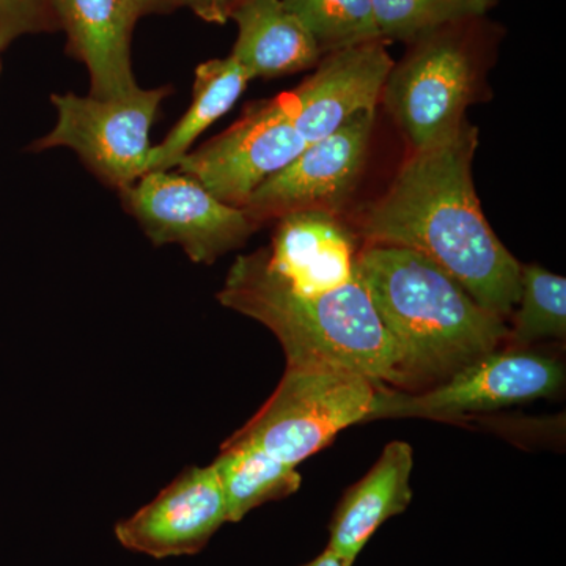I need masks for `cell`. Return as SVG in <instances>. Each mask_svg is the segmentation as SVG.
Returning a JSON list of instances; mask_svg holds the SVG:
<instances>
[{"label": "cell", "instance_id": "23", "mask_svg": "<svg viewBox=\"0 0 566 566\" xmlns=\"http://www.w3.org/2000/svg\"><path fill=\"white\" fill-rule=\"evenodd\" d=\"M181 6L191 9L200 20L211 22V24H226L230 20V0H175Z\"/></svg>", "mask_w": 566, "mask_h": 566}, {"label": "cell", "instance_id": "19", "mask_svg": "<svg viewBox=\"0 0 566 566\" xmlns=\"http://www.w3.org/2000/svg\"><path fill=\"white\" fill-rule=\"evenodd\" d=\"M520 308L513 312L510 340L523 348L542 338L566 335V279L538 264H521Z\"/></svg>", "mask_w": 566, "mask_h": 566}, {"label": "cell", "instance_id": "17", "mask_svg": "<svg viewBox=\"0 0 566 566\" xmlns=\"http://www.w3.org/2000/svg\"><path fill=\"white\" fill-rule=\"evenodd\" d=\"M249 81H252L251 74L232 55L200 63L193 80L191 106L161 144L151 147L148 172L174 170L182 156L191 151L200 134L232 109L248 88Z\"/></svg>", "mask_w": 566, "mask_h": 566}, {"label": "cell", "instance_id": "3", "mask_svg": "<svg viewBox=\"0 0 566 566\" xmlns=\"http://www.w3.org/2000/svg\"><path fill=\"white\" fill-rule=\"evenodd\" d=\"M218 301L264 324L289 365H329L381 387H401L392 338L357 275L340 289L304 294L275 273L260 249L238 256Z\"/></svg>", "mask_w": 566, "mask_h": 566}, {"label": "cell", "instance_id": "13", "mask_svg": "<svg viewBox=\"0 0 566 566\" xmlns=\"http://www.w3.org/2000/svg\"><path fill=\"white\" fill-rule=\"evenodd\" d=\"M73 57L84 63L96 98H115L137 85L132 40L140 14L134 0H54Z\"/></svg>", "mask_w": 566, "mask_h": 566}, {"label": "cell", "instance_id": "10", "mask_svg": "<svg viewBox=\"0 0 566 566\" xmlns=\"http://www.w3.org/2000/svg\"><path fill=\"white\" fill-rule=\"evenodd\" d=\"M375 125V111L363 112L337 132L308 144L252 193L243 208L263 226L292 212L319 210L337 214L363 174Z\"/></svg>", "mask_w": 566, "mask_h": 566}, {"label": "cell", "instance_id": "14", "mask_svg": "<svg viewBox=\"0 0 566 566\" xmlns=\"http://www.w3.org/2000/svg\"><path fill=\"white\" fill-rule=\"evenodd\" d=\"M277 221L268 263L294 290L326 293L356 279V238L337 214L307 210Z\"/></svg>", "mask_w": 566, "mask_h": 566}, {"label": "cell", "instance_id": "1", "mask_svg": "<svg viewBox=\"0 0 566 566\" xmlns=\"http://www.w3.org/2000/svg\"><path fill=\"white\" fill-rule=\"evenodd\" d=\"M476 145L479 129L464 120L416 150L357 226L368 244L409 249L438 264L476 304L505 319L520 297L521 263L480 207L472 180Z\"/></svg>", "mask_w": 566, "mask_h": 566}, {"label": "cell", "instance_id": "22", "mask_svg": "<svg viewBox=\"0 0 566 566\" xmlns=\"http://www.w3.org/2000/svg\"><path fill=\"white\" fill-rule=\"evenodd\" d=\"M59 28L54 0H0V52L21 36Z\"/></svg>", "mask_w": 566, "mask_h": 566}, {"label": "cell", "instance_id": "21", "mask_svg": "<svg viewBox=\"0 0 566 566\" xmlns=\"http://www.w3.org/2000/svg\"><path fill=\"white\" fill-rule=\"evenodd\" d=\"M314 36L323 55L381 40L371 0H282Z\"/></svg>", "mask_w": 566, "mask_h": 566}, {"label": "cell", "instance_id": "18", "mask_svg": "<svg viewBox=\"0 0 566 566\" xmlns=\"http://www.w3.org/2000/svg\"><path fill=\"white\" fill-rule=\"evenodd\" d=\"M212 465L221 480L229 523H238L266 502L289 497L301 486L296 468L237 433L223 442Z\"/></svg>", "mask_w": 566, "mask_h": 566}, {"label": "cell", "instance_id": "20", "mask_svg": "<svg viewBox=\"0 0 566 566\" xmlns=\"http://www.w3.org/2000/svg\"><path fill=\"white\" fill-rule=\"evenodd\" d=\"M385 41H415L458 22L480 20L495 0H371Z\"/></svg>", "mask_w": 566, "mask_h": 566}, {"label": "cell", "instance_id": "8", "mask_svg": "<svg viewBox=\"0 0 566 566\" xmlns=\"http://www.w3.org/2000/svg\"><path fill=\"white\" fill-rule=\"evenodd\" d=\"M120 196L153 244L180 245L193 263H214L260 229L243 208L221 202L178 170H151Z\"/></svg>", "mask_w": 566, "mask_h": 566}, {"label": "cell", "instance_id": "25", "mask_svg": "<svg viewBox=\"0 0 566 566\" xmlns=\"http://www.w3.org/2000/svg\"><path fill=\"white\" fill-rule=\"evenodd\" d=\"M303 566H349L345 560H342L334 551H331L329 547L323 551L318 557H315L314 560L308 562Z\"/></svg>", "mask_w": 566, "mask_h": 566}, {"label": "cell", "instance_id": "11", "mask_svg": "<svg viewBox=\"0 0 566 566\" xmlns=\"http://www.w3.org/2000/svg\"><path fill=\"white\" fill-rule=\"evenodd\" d=\"M386 44L375 40L331 52L300 87L281 95L307 145L337 132L356 115L376 109L395 65Z\"/></svg>", "mask_w": 566, "mask_h": 566}, {"label": "cell", "instance_id": "7", "mask_svg": "<svg viewBox=\"0 0 566 566\" xmlns=\"http://www.w3.org/2000/svg\"><path fill=\"white\" fill-rule=\"evenodd\" d=\"M564 365L553 357L523 349L488 353L422 394L387 387L376 394L370 419L422 417L452 419L469 412L494 411L506 406L551 397L564 387Z\"/></svg>", "mask_w": 566, "mask_h": 566}, {"label": "cell", "instance_id": "12", "mask_svg": "<svg viewBox=\"0 0 566 566\" xmlns=\"http://www.w3.org/2000/svg\"><path fill=\"white\" fill-rule=\"evenodd\" d=\"M229 523L214 465L189 468L150 504L115 526L118 543L155 558L193 556Z\"/></svg>", "mask_w": 566, "mask_h": 566}, {"label": "cell", "instance_id": "9", "mask_svg": "<svg viewBox=\"0 0 566 566\" xmlns=\"http://www.w3.org/2000/svg\"><path fill=\"white\" fill-rule=\"evenodd\" d=\"M307 147L282 96L249 104L229 129L186 153L175 169L221 202L244 208L252 193Z\"/></svg>", "mask_w": 566, "mask_h": 566}, {"label": "cell", "instance_id": "4", "mask_svg": "<svg viewBox=\"0 0 566 566\" xmlns=\"http://www.w3.org/2000/svg\"><path fill=\"white\" fill-rule=\"evenodd\" d=\"M379 389L344 368L286 364L270 400L237 434L296 468L345 428L370 420Z\"/></svg>", "mask_w": 566, "mask_h": 566}, {"label": "cell", "instance_id": "26", "mask_svg": "<svg viewBox=\"0 0 566 566\" xmlns=\"http://www.w3.org/2000/svg\"><path fill=\"white\" fill-rule=\"evenodd\" d=\"M243 2V0H230V3L233 6H237V3Z\"/></svg>", "mask_w": 566, "mask_h": 566}, {"label": "cell", "instance_id": "16", "mask_svg": "<svg viewBox=\"0 0 566 566\" xmlns=\"http://www.w3.org/2000/svg\"><path fill=\"white\" fill-rule=\"evenodd\" d=\"M238 25L232 57L251 77L289 76L318 65L323 54L282 0H243L230 9Z\"/></svg>", "mask_w": 566, "mask_h": 566}, {"label": "cell", "instance_id": "5", "mask_svg": "<svg viewBox=\"0 0 566 566\" xmlns=\"http://www.w3.org/2000/svg\"><path fill=\"white\" fill-rule=\"evenodd\" d=\"M170 93V85L137 87L115 98L55 93L57 122L31 151L70 148L103 185L120 192L148 172L151 126Z\"/></svg>", "mask_w": 566, "mask_h": 566}, {"label": "cell", "instance_id": "15", "mask_svg": "<svg viewBox=\"0 0 566 566\" xmlns=\"http://www.w3.org/2000/svg\"><path fill=\"white\" fill-rule=\"evenodd\" d=\"M412 464V447L390 442L370 472L346 491L331 521L327 547L349 566L375 532L411 504Z\"/></svg>", "mask_w": 566, "mask_h": 566}, {"label": "cell", "instance_id": "2", "mask_svg": "<svg viewBox=\"0 0 566 566\" xmlns=\"http://www.w3.org/2000/svg\"><path fill=\"white\" fill-rule=\"evenodd\" d=\"M356 275L392 338L401 387L439 385L509 337L504 319L420 253L368 244Z\"/></svg>", "mask_w": 566, "mask_h": 566}, {"label": "cell", "instance_id": "24", "mask_svg": "<svg viewBox=\"0 0 566 566\" xmlns=\"http://www.w3.org/2000/svg\"><path fill=\"white\" fill-rule=\"evenodd\" d=\"M140 17L148 13H164L172 10L177 2L175 0H134Z\"/></svg>", "mask_w": 566, "mask_h": 566}, {"label": "cell", "instance_id": "27", "mask_svg": "<svg viewBox=\"0 0 566 566\" xmlns=\"http://www.w3.org/2000/svg\"><path fill=\"white\" fill-rule=\"evenodd\" d=\"M0 71H2V63H0Z\"/></svg>", "mask_w": 566, "mask_h": 566}, {"label": "cell", "instance_id": "6", "mask_svg": "<svg viewBox=\"0 0 566 566\" xmlns=\"http://www.w3.org/2000/svg\"><path fill=\"white\" fill-rule=\"evenodd\" d=\"M465 22L415 41L412 51L387 77L382 99L415 151L442 139L464 122L476 77Z\"/></svg>", "mask_w": 566, "mask_h": 566}]
</instances>
